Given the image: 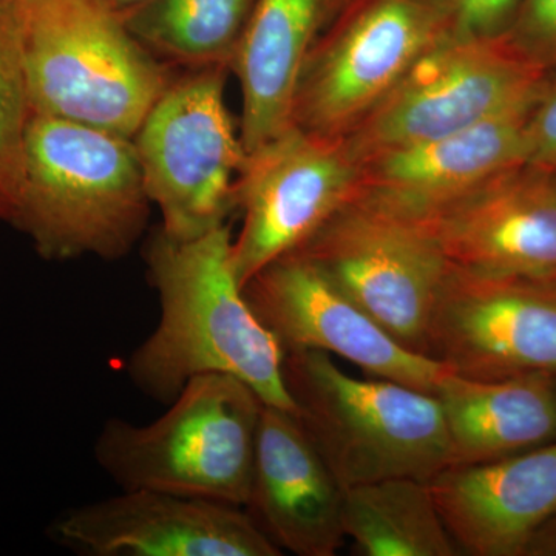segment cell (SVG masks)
<instances>
[{
    "label": "cell",
    "instance_id": "ba28073f",
    "mask_svg": "<svg viewBox=\"0 0 556 556\" xmlns=\"http://www.w3.org/2000/svg\"><path fill=\"white\" fill-rule=\"evenodd\" d=\"M546 75L503 38L452 35L427 51L343 139L361 161L448 137L535 97Z\"/></svg>",
    "mask_w": 556,
    "mask_h": 556
},
{
    "label": "cell",
    "instance_id": "30bf717a",
    "mask_svg": "<svg viewBox=\"0 0 556 556\" xmlns=\"http://www.w3.org/2000/svg\"><path fill=\"white\" fill-rule=\"evenodd\" d=\"M358 161L343 138L291 126L247 153L233 186L241 218L232 266L241 288L255 274L302 247L356 197Z\"/></svg>",
    "mask_w": 556,
    "mask_h": 556
},
{
    "label": "cell",
    "instance_id": "83f0119b",
    "mask_svg": "<svg viewBox=\"0 0 556 556\" xmlns=\"http://www.w3.org/2000/svg\"><path fill=\"white\" fill-rule=\"evenodd\" d=\"M25 0H0V5H20Z\"/></svg>",
    "mask_w": 556,
    "mask_h": 556
},
{
    "label": "cell",
    "instance_id": "9c48e42d",
    "mask_svg": "<svg viewBox=\"0 0 556 556\" xmlns=\"http://www.w3.org/2000/svg\"><path fill=\"white\" fill-rule=\"evenodd\" d=\"M292 252L399 343L427 356L431 313L450 263L415 223L354 197Z\"/></svg>",
    "mask_w": 556,
    "mask_h": 556
},
{
    "label": "cell",
    "instance_id": "5b68a950",
    "mask_svg": "<svg viewBox=\"0 0 556 556\" xmlns=\"http://www.w3.org/2000/svg\"><path fill=\"white\" fill-rule=\"evenodd\" d=\"M283 380L300 422L343 489L390 478L430 481L452 466L433 394L353 378L314 350L285 353Z\"/></svg>",
    "mask_w": 556,
    "mask_h": 556
},
{
    "label": "cell",
    "instance_id": "6da1fadb",
    "mask_svg": "<svg viewBox=\"0 0 556 556\" xmlns=\"http://www.w3.org/2000/svg\"><path fill=\"white\" fill-rule=\"evenodd\" d=\"M229 223L190 240L159 230L146 251L160 298L159 327L130 354L127 376L172 404L197 376H236L266 405L298 413L283 380L285 351L263 327L232 266Z\"/></svg>",
    "mask_w": 556,
    "mask_h": 556
},
{
    "label": "cell",
    "instance_id": "ffe728a7",
    "mask_svg": "<svg viewBox=\"0 0 556 556\" xmlns=\"http://www.w3.org/2000/svg\"><path fill=\"white\" fill-rule=\"evenodd\" d=\"M343 529L358 555H460L422 479L390 478L350 486Z\"/></svg>",
    "mask_w": 556,
    "mask_h": 556
},
{
    "label": "cell",
    "instance_id": "3957f363",
    "mask_svg": "<svg viewBox=\"0 0 556 556\" xmlns=\"http://www.w3.org/2000/svg\"><path fill=\"white\" fill-rule=\"evenodd\" d=\"M263 405L236 376H197L153 422L109 419L94 442V459L123 490L244 508Z\"/></svg>",
    "mask_w": 556,
    "mask_h": 556
},
{
    "label": "cell",
    "instance_id": "4316f807",
    "mask_svg": "<svg viewBox=\"0 0 556 556\" xmlns=\"http://www.w3.org/2000/svg\"><path fill=\"white\" fill-rule=\"evenodd\" d=\"M94 2L101 3L105 9L123 17L127 11L135 9L142 0H94Z\"/></svg>",
    "mask_w": 556,
    "mask_h": 556
},
{
    "label": "cell",
    "instance_id": "8992f818",
    "mask_svg": "<svg viewBox=\"0 0 556 556\" xmlns=\"http://www.w3.org/2000/svg\"><path fill=\"white\" fill-rule=\"evenodd\" d=\"M456 0H350L305 62L291 124L345 138L427 51L455 35Z\"/></svg>",
    "mask_w": 556,
    "mask_h": 556
},
{
    "label": "cell",
    "instance_id": "484cf974",
    "mask_svg": "<svg viewBox=\"0 0 556 556\" xmlns=\"http://www.w3.org/2000/svg\"><path fill=\"white\" fill-rule=\"evenodd\" d=\"M525 556H556V514L530 540Z\"/></svg>",
    "mask_w": 556,
    "mask_h": 556
},
{
    "label": "cell",
    "instance_id": "d4e9b609",
    "mask_svg": "<svg viewBox=\"0 0 556 556\" xmlns=\"http://www.w3.org/2000/svg\"><path fill=\"white\" fill-rule=\"evenodd\" d=\"M519 3L521 0H456L455 35L470 39L503 38Z\"/></svg>",
    "mask_w": 556,
    "mask_h": 556
},
{
    "label": "cell",
    "instance_id": "7402d4cb",
    "mask_svg": "<svg viewBox=\"0 0 556 556\" xmlns=\"http://www.w3.org/2000/svg\"><path fill=\"white\" fill-rule=\"evenodd\" d=\"M33 116L21 3L0 5V219L10 222L20 193L25 138Z\"/></svg>",
    "mask_w": 556,
    "mask_h": 556
},
{
    "label": "cell",
    "instance_id": "603a6c76",
    "mask_svg": "<svg viewBox=\"0 0 556 556\" xmlns=\"http://www.w3.org/2000/svg\"><path fill=\"white\" fill-rule=\"evenodd\" d=\"M503 39L527 64L555 72L556 0H521Z\"/></svg>",
    "mask_w": 556,
    "mask_h": 556
},
{
    "label": "cell",
    "instance_id": "277c9868",
    "mask_svg": "<svg viewBox=\"0 0 556 556\" xmlns=\"http://www.w3.org/2000/svg\"><path fill=\"white\" fill-rule=\"evenodd\" d=\"M21 28L36 115L134 138L175 76L94 0H25Z\"/></svg>",
    "mask_w": 556,
    "mask_h": 556
},
{
    "label": "cell",
    "instance_id": "7a4b0ae2",
    "mask_svg": "<svg viewBox=\"0 0 556 556\" xmlns=\"http://www.w3.org/2000/svg\"><path fill=\"white\" fill-rule=\"evenodd\" d=\"M150 204L134 139L33 113L9 223L43 258L124 257Z\"/></svg>",
    "mask_w": 556,
    "mask_h": 556
},
{
    "label": "cell",
    "instance_id": "7c38bea8",
    "mask_svg": "<svg viewBox=\"0 0 556 556\" xmlns=\"http://www.w3.org/2000/svg\"><path fill=\"white\" fill-rule=\"evenodd\" d=\"M243 294L285 353L324 351L371 378L393 380L433 396L450 371L441 362L399 343L299 252L269 263L244 285Z\"/></svg>",
    "mask_w": 556,
    "mask_h": 556
},
{
    "label": "cell",
    "instance_id": "8fae6325",
    "mask_svg": "<svg viewBox=\"0 0 556 556\" xmlns=\"http://www.w3.org/2000/svg\"><path fill=\"white\" fill-rule=\"evenodd\" d=\"M427 356L468 379L556 380V278L450 265L431 313Z\"/></svg>",
    "mask_w": 556,
    "mask_h": 556
},
{
    "label": "cell",
    "instance_id": "2e32d148",
    "mask_svg": "<svg viewBox=\"0 0 556 556\" xmlns=\"http://www.w3.org/2000/svg\"><path fill=\"white\" fill-rule=\"evenodd\" d=\"M345 489L298 413L263 405L244 508L280 551L334 556L345 541Z\"/></svg>",
    "mask_w": 556,
    "mask_h": 556
},
{
    "label": "cell",
    "instance_id": "d6986e66",
    "mask_svg": "<svg viewBox=\"0 0 556 556\" xmlns=\"http://www.w3.org/2000/svg\"><path fill=\"white\" fill-rule=\"evenodd\" d=\"M434 396L447 427L452 466L492 463L556 441L555 379L478 380L448 371Z\"/></svg>",
    "mask_w": 556,
    "mask_h": 556
},
{
    "label": "cell",
    "instance_id": "e0dca14e",
    "mask_svg": "<svg viewBox=\"0 0 556 556\" xmlns=\"http://www.w3.org/2000/svg\"><path fill=\"white\" fill-rule=\"evenodd\" d=\"M427 482L460 554L525 556L556 514V441L492 463L447 467Z\"/></svg>",
    "mask_w": 556,
    "mask_h": 556
},
{
    "label": "cell",
    "instance_id": "cb8c5ba5",
    "mask_svg": "<svg viewBox=\"0 0 556 556\" xmlns=\"http://www.w3.org/2000/svg\"><path fill=\"white\" fill-rule=\"evenodd\" d=\"M526 164L556 172V70L541 84L527 119Z\"/></svg>",
    "mask_w": 556,
    "mask_h": 556
},
{
    "label": "cell",
    "instance_id": "4fadbf2b",
    "mask_svg": "<svg viewBox=\"0 0 556 556\" xmlns=\"http://www.w3.org/2000/svg\"><path fill=\"white\" fill-rule=\"evenodd\" d=\"M450 265L556 278V172L518 164L415 219Z\"/></svg>",
    "mask_w": 556,
    "mask_h": 556
},
{
    "label": "cell",
    "instance_id": "ac0fdd59",
    "mask_svg": "<svg viewBox=\"0 0 556 556\" xmlns=\"http://www.w3.org/2000/svg\"><path fill=\"white\" fill-rule=\"evenodd\" d=\"M348 2L257 0L230 68L240 83V138L247 153L292 126L300 73Z\"/></svg>",
    "mask_w": 556,
    "mask_h": 556
},
{
    "label": "cell",
    "instance_id": "9a60e30c",
    "mask_svg": "<svg viewBox=\"0 0 556 556\" xmlns=\"http://www.w3.org/2000/svg\"><path fill=\"white\" fill-rule=\"evenodd\" d=\"M536 94L471 129L358 161L356 199L415 219L525 164L527 119Z\"/></svg>",
    "mask_w": 556,
    "mask_h": 556
},
{
    "label": "cell",
    "instance_id": "44dd1931",
    "mask_svg": "<svg viewBox=\"0 0 556 556\" xmlns=\"http://www.w3.org/2000/svg\"><path fill=\"white\" fill-rule=\"evenodd\" d=\"M257 0H142L127 30L167 65L232 68Z\"/></svg>",
    "mask_w": 556,
    "mask_h": 556
},
{
    "label": "cell",
    "instance_id": "5bb4252c",
    "mask_svg": "<svg viewBox=\"0 0 556 556\" xmlns=\"http://www.w3.org/2000/svg\"><path fill=\"white\" fill-rule=\"evenodd\" d=\"M53 530L91 556L281 555L247 508L155 490H123L73 508Z\"/></svg>",
    "mask_w": 556,
    "mask_h": 556
},
{
    "label": "cell",
    "instance_id": "52a82bcc",
    "mask_svg": "<svg viewBox=\"0 0 556 556\" xmlns=\"http://www.w3.org/2000/svg\"><path fill=\"white\" fill-rule=\"evenodd\" d=\"M228 72L190 68L174 76L131 138L146 192L170 239H197L232 214L247 150L226 108Z\"/></svg>",
    "mask_w": 556,
    "mask_h": 556
}]
</instances>
